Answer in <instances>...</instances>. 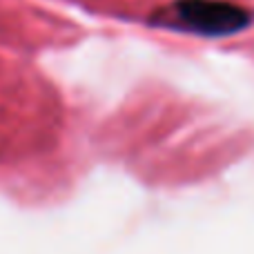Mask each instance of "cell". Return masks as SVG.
<instances>
[{
  "label": "cell",
  "instance_id": "cell-1",
  "mask_svg": "<svg viewBox=\"0 0 254 254\" xmlns=\"http://www.w3.org/2000/svg\"><path fill=\"white\" fill-rule=\"evenodd\" d=\"M152 22L172 31L205 38H225L248 29L252 13L228 0H174L152 16Z\"/></svg>",
  "mask_w": 254,
  "mask_h": 254
}]
</instances>
